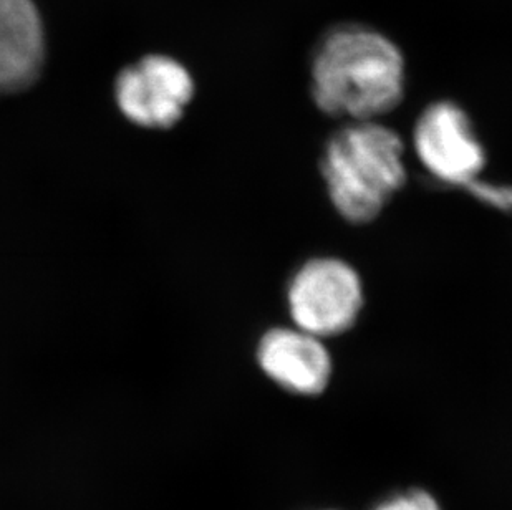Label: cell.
I'll use <instances>...</instances> for the list:
<instances>
[{"label":"cell","mask_w":512,"mask_h":510,"mask_svg":"<svg viewBox=\"0 0 512 510\" xmlns=\"http://www.w3.org/2000/svg\"><path fill=\"white\" fill-rule=\"evenodd\" d=\"M406 83L405 53L368 25H337L320 37L310 58V97L343 123L390 115L403 102Z\"/></svg>","instance_id":"cell-1"},{"label":"cell","mask_w":512,"mask_h":510,"mask_svg":"<svg viewBox=\"0 0 512 510\" xmlns=\"http://www.w3.org/2000/svg\"><path fill=\"white\" fill-rule=\"evenodd\" d=\"M193 97L188 68L166 55L141 58L116 77V105L131 123L143 128L168 130L183 118Z\"/></svg>","instance_id":"cell-5"},{"label":"cell","mask_w":512,"mask_h":510,"mask_svg":"<svg viewBox=\"0 0 512 510\" xmlns=\"http://www.w3.org/2000/svg\"><path fill=\"white\" fill-rule=\"evenodd\" d=\"M463 191L471 194L479 203L493 207L496 211L506 212L512 216V186H503V184L486 183L483 179H478L469 184Z\"/></svg>","instance_id":"cell-8"},{"label":"cell","mask_w":512,"mask_h":510,"mask_svg":"<svg viewBox=\"0 0 512 510\" xmlns=\"http://www.w3.org/2000/svg\"><path fill=\"white\" fill-rule=\"evenodd\" d=\"M413 151L431 178L464 189L483 176L486 148L468 111L453 100L425 106L413 128Z\"/></svg>","instance_id":"cell-4"},{"label":"cell","mask_w":512,"mask_h":510,"mask_svg":"<svg viewBox=\"0 0 512 510\" xmlns=\"http://www.w3.org/2000/svg\"><path fill=\"white\" fill-rule=\"evenodd\" d=\"M256 360L269 380L294 395L324 393L334 373L325 340L294 325L267 330L257 343Z\"/></svg>","instance_id":"cell-6"},{"label":"cell","mask_w":512,"mask_h":510,"mask_svg":"<svg viewBox=\"0 0 512 510\" xmlns=\"http://www.w3.org/2000/svg\"><path fill=\"white\" fill-rule=\"evenodd\" d=\"M45 62V29L34 0H0V93L32 87Z\"/></svg>","instance_id":"cell-7"},{"label":"cell","mask_w":512,"mask_h":510,"mask_svg":"<svg viewBox=\"0 0 512 510\" xmlns=\"http://www.w3.org/2000/svg\"><path fill=\"white\" fill-rule=\"evenodd\" d=\"M377 510H440L433 497L426 492L416 491L403 496L395 497L392 501L385 502Z\"/></svg>","instance_id":"cell-9"},{"label":"cell","mask_w":512,"mask_h":510,"mask_svg":"<svg viewBox=\"0 0 512 510\" xmlns=\"http://www.w3.org/2000/svg\"><path fill=\"white\" fill-rule=\"evenodd\" d=\"M365 305L358 270L339 257H314L295 270L287 287L294 327L315 337H340L357 325Z\"/></svg>","instance_id":"cell-3"},{"label":"cell","mask_w":512,"mask_h":510,"mask_svg":"<svg viewBox=\"0 0 512 510\" xmlns=\"http://www.w3.org/2000/svg\"><path fill=\"white\" fill-rule=\"evenodd\" d=\"M405 143L380 120L345 121L320 156L330 203L343 221L365 226L406 184Z\"/></svg>","instance_id":"cell-2"}]
</instances>
